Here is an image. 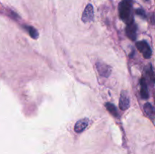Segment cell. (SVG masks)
Instances as JSON below:
<instances>
[{
	"label": "cell",
	"instance_id": "6",
	"mask_svg": "<svg viewBox=\"0 0 155 154\" xmlns=\"http://www.w3.org/2000/svg\"><path fill=\"white\" fill-rule=\"evenodd\" d=\"M126 33L127 36L130 38L131 40L135 41L137 37V27L134 23L128 24L126 27Z\"/></svg>",
	"mask_w": 155,
	"mask_h": 154
},
{
	"label": "cell",
	"instance_id": "7",
	"mask_svg": "<svg viewBox=\"0 0 155 154\" xmlns=\"http://www.w3.org/2000/svg\"><path fill=\"white\" fill-rule=\"evenodd\" d=\"M89 125V119H82L80 120L77 121V123L74 126V130L77 133H81L87 128Z\"/></svg>",
	"mask_w": 155,
	"mask_h": 154
},
{
	"label": "cell",
	"instance_id": "11",
	"mask_svg": "<svg viewBox=\"0 0 155 154\" xmlns=\"http://www.w3.org/2000/svg\"><path fill=\"white\" fill-rule=\"evenodd\" d=\"M25 28L26 30H27V32L29 33L30 36H31L33 39H37L38 36H39V33H38V31L34 28V27H30V26H27V27H25Z\"/></svg>",
	"mask_w": 155,
	"mask_h": 154
},
{
	"label": "cell",
	"instance_id": "8",
	"mask_svg": "<svg viewBox=\"0 0 155 154\" xmlns=\"http://www.w3.org/2000/svg\"><path fill=\"white\" fill-rule=\"evenodd\" d=\"M140 85H141V96L143 99H148L149 98V93H148V86H147L146 81H145V78H142L140 80Z\"/></svg>",
	"mask_w": 155,
	"mask_h": 154
},
{
	"label": "cell",
	"instance_id": "5",
	"mask_svg": "<svg viewBox=\"0 0 155 154\" xmlns=\"http://www.w3.org/2000/svg\"><path fill=\"white\" fill-rule=\"evenodd\" d=\"M130 98H129L128 94L126 91H123L120 94V108L122 110H126L130 107Z\"/></svg>",
	"mask_w": 155,
	"mask_h": 154
},
{
	"label": "cell",
	"instance_id": "9",
	"mask_svg": "<svg viewBox=\"0 0 155 154\" xmlns=\"http://www.w3.org/2000/svg\"><path fill=\"white\" fill-rule=\"evenodd\" d=\"M105 107L107 111H108L112 116H115V117H118V116H119L116 107H115L113 104H111V103H106Z\"/></svg>",
	"mask_w": 155,
	"mask_h": 154
},
{
	"label": "cell",
	"instance_id": "13",
	"mask_svg": "<svg viewBox=\"0 0 155 154\" xmlns=\"http://www.w3.org/2000/svg\"><path fill=\"white\" fill-rule=\"evenodd\" d=\"M136 13L138 15H139V16L142 17V18H146V14H145V12L143 9H141V8L137 9V10L136 11Z\"/></svg>",
	"mask_w": 155,
	"mask_h": 154
},
{
	"label": "cell",
	"instance_id": "2",
	"mask_svg": "<svg viewBox=\"0 0 155 154\" xmlns=\"http://www.w3.org/2000/svg\"><path fill=\"white\" fill-rule=\"evenodd\" d=\"M136 47L139 49V51H140L142 54L143 57L146 59H149L151 57V54H152V51H151V48H150L149 45L148 44V42H145V41L142 40L140 42H136Z\"/></svg>",
	"mask_w": 155,
	"mask_h": 154
},
{
	"label": "cell",
	"instance_id": "4",
	"mask_svg": "<svg viewBox=\"0 0 155 154\" xmlns=\"http://www.w3.org/2000/svg\"><path fill=\"white\" fill-rule=\"evenodd\" d=\"M94 18V9L93 6L91 4H88L85 10L83 11L82 15V21L84 23L90 22Z\"/></svg>",
	"mask_w": 155,
	"mask_h": 154
},
{
	"label": "cell",
	"instance_id": "1",
	"mask_svg": "<svg viewBox=\"0 0 155 154\" xmlns=\"http://www.w3.org/2000/svg\"><path fill=\"white\" fill-rule=\"evenodd\" d=\"M133 3L131 0H123L119 5L120 18L128 25L133 23V16L132 13Z\"/></svg>",
	"mask_w": 155,
	"mask_h": 154
},
{
	"label": "cell",
	"instance_id": "12",
	"mask_svg": "<svg viewBox=\"0 0 155 154\" xmlns=\"http://www.w3.org/2000/svg\"><path fill=\"white\" fill-rule=\"evenodd\" d=\"M147 73H148V77H149L150 80H151V82H153L154 83H155V72H154V70H153L152 66H151V64H150L148 69L147 70Z\"/></svg>",
	"mask_w": 155,
	"mask_h": 154
},
{
	"label": "cell",
	"instance_id": "3",
	"mask_svg": "<svg viewBox=\"0 0 155 154\" xmlns=\"http://www.w3.org/2000/svg\"><path fill=\"white\" fill-rule=\"evenodd\" d=\"M96 69L98 70L100 75L103 77H108L111 74L112 68L111 66L107 65V63L103 62H98L96 63Z\"/></svg>",
	"mask_w": 155,
	"mask_h": 154
},
{
	"label": "cell",
	"instance_id": "10",
	"mask_svg": "<svg viewBox=\"0 0 155 154\" xmlns=\"http://www.w3.org/2000/svg\"><path fill=\"white\" fill-rule=\"evenodd\" d=\"M144 110H145V113H146V114L148 115L149 117L152 118L155 115V110L154 107H153L152 105H151V104H149V103H146V104L144 105Z\"/></svg>",
	"mask_w": 155,
	"mask_h": 154
}]
</instances>
